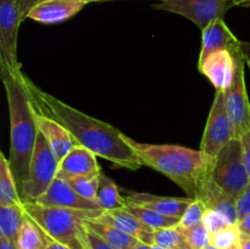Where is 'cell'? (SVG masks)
I'll list each match as a JSON object with an SVG mask.
<instances>
[{"mask_svg": "<svg viewBox=\"0 0 250 249\" xmlns=\"http://www.w3.org/2000/svg\"><path fill=\"white\" fill-rule=\"evenodd\" d=\"M33 106L42 114L60 122L76 143L117 167L138 170L142 163L128 142V137L112 124L94 119L54 95L39 89L27 78Z\"/></svg>", "mask_w": 250, "mask_h": 249, "instance_id": "6da1fadb", "label": "cell"}, {"mask_svg": "<svg viewBox=\"0 0 250 249\" xmlns=\"http://www.w3.org/2000/svg\"><path fill=\"white\" fill-rule=\"evenodd\" d=\"M0 73L10 114L9 163L21 194L38 137V128L34 120V107L27 77L22 73L21 68L16 71L0 68Z\"/></svg>", "mask_w": 250, "mask_h": 249, "instance_id": "7a4b0ae2", "label": "cell"}, {"mask_svg": "<svg viewBox=\"0 0 250 249\" xmlns=\"http://www.w3.org/2000/svg\"><path fill=\"white\" fill-rule=\"evenodd\" d=\"M142 165L148 166L182 188L188 197L197 199L211 178L215 158L204 151L172 144L139 143L128 138Z\"/></svg>", "mask_w": 250, "mask_h": 249, "instance_id": "3957f363", "label": "cell"}, {"mask_svg": "<svg viewBox=\"0 0 250 249\" xmlns=\"http://www.w3.org/2000/svg\"><path fill=\"white\" fill-rule=\"evenodd\" d=\"M22 204L27 216L33 220L51 239L63 244L68 249H92L84 221L98 219L104 214V210L77 211L44 207L29 200H22Z\"/></svg>", "mask_w": 250, "mask_h": 249, "instance_id": "277c9868", "label": "cell"}, {"mask_svg": "<svg viewBox=\"0 0 250 249\" xmlns=\"http://www.w3.org/2000/svg\"><path fill=\"white\" fill-rule=\"evenodd\" d=\"M211 178L216 186L233 198H238L250 185L241 139L233 138L215 156Z\"/></svg>", "mask_w": 250, "mask_h": 249, "instance_id": "5b68a950", "label": "cell"}, {"mask_svg": "<svg viewBox=\"0 0 250 249\" xmlns=\"http://www.w3.org/2000/svg\"><path fill=\"white\" fill-rule=\"evenodd\" d=\"M59 165L60 161L43 134L38 132L28 172L21 189L22 200L36 202L42 197L58 177Z\"/></svg>", "mask_w": 250, "mask_h": 249, "instance_id": "8992f818", "label": "cell"}, {"mask_svg": "<svg viewBox=\"0 0 250 249\" xmlns=\"http://www.w3.org/2000/svg\"><path fill=\"white\" fill-rule=\"evenodd\" d=\"M236 70L231 85L225 90L226 107L229 117L233 127L234 138H241L250 129V102L247 93L246 78H244V59L242 50L234 51Z\"/></svg>", "mask_w": 250, "mask_h": 249, "instance_id": "52a82bcc", "label": "cell"}, {"mask_svg": "<svg viewBox=\"0 0 250 249\" xmlns=\"http://www.w3.org/2000/svg\"><path fill=\"white\" fill-rule=\"evenodd\" d=\"M231 5L232 0H158L153 7L186 17L203 31L216 20L224 19Z\"/></svg>", "mask_w": 250, "mask_h": 249, "instance_id": "ba28073f", "label": "cell"}, {"mask_svg": "<svg viewBox=\"0 0 250 249\" xmlns=\"http://www.w3.org/2000/svg\"><path fill=\"white\" fill-rule=\"evenodd\" d=\"M233 138V127L226 107V94L225 90H216L200 143V150L215 158Z\"/></svg>", "mask_w": 250, "mask_h": 249, "instance_id": "9c48e42d", "label": "cell"}, {"mask_svg": "<svg viewBox=\"0 0 250 249\" xmlns=\"http://www.w3.org/2000/svg\"><path fill=\"white\" fill-rule=\"evenodd\" d=\"M23 21L17 0H0V68H21L17 59L20 24Z\"/></svg>", "mask_w": 250, "mask_h": 249, "instance_id": "30bf717a", "label": "cell"}, {"mask_svg": "<svg viewBox=\"0 0 250 249\" xmlns=\"http://www.w3.org/2000/svg\"><path fill=\"white\" fill-rule=\"evenodd\" d=\"M36 203L44 205V207L61 208V209L77 210V211H100L103 210L97 200L83 198L68 185L67 181L59 177L53 181L48 190L42 197H39Z\"/></svg>", "mask_w": 250, "mask_h": 249, "instance_id": "8fae6325", "label": "cell"}, {"mask_svg": "<svg viewBox=\"0 0 250 249\" xmlns=\"http://www.w3.org/2000/svg\"><path fill=\"white\" fill-rule=\"evenodd\" d=\"M85 5L82 0H43L29 10L26 19L43 24L61 23L77 15Z\"/></svg>", "mask_w": 250, "mask_h": 249, "instance_id": "7c38bea8", "label": "cell"}, {"mask_svg": "<svg viewBox=\"0 0 250 249\" xmlns=\"http://www.w3.org/2000/svg\"><path fill=\"white\" fill-rule=\"evenodd\" d=\"M241 41L237 39L229 28L224 19H219L210 23L202 31V49L199 54V63L212 53L219 50H229L231 53L241 49Z\"/></svg>", "mask_w": 250, "mask_h": 249, "instance_id": "4fadbf2b", "label": "cell"}, {"mask_svg": "<svg viewBox=\"0 0 250 249\" xmlns=\"http://www.w3.org/2000/svg\"><path fill=\"white\" fill-rule=\"evenodd\" d=\"M100 173L102 171L97 161V155L77 144L60 161L58 177L70 180L75 177H93Z\"/></svg>", "mask_w": 250, "mask_h": 249, "instance_id": "5bb4252c", "label": "cell"}, {"mask_svg": "<svg viewBox=\"0 0 250 249\" xmlns=\"http://www.w3.org/2000/svg\"><path fill=\"white\" fill-rule=\"evenodd\" d=\"M199 71L211 82L216 90H226L233 81L236 60L231 51L219 50L212 53L199 63Z\"/></svg>", "mask_w": 250, "mask_h": 249, "instance_id": "9a60e30c", "label": "cell"}, {"mask_svg": "<svg viewBox=\"0 0 250 249\" xmlns=\"http://www.w3.org/2000/svg\"><path fill=\"white\" fill-rule=\"evenodd\" d=\"M34 120L38 132L43 134L59 161L62 160L70 153L71 149L77 145L75 138L60 122L42 114L36 107H34Z\"/></svg>", "mask_w": 250, "mask_h": 249, "instance_id": "2e32d148", "label": "cell"}, {"mask_svg": "<svg viewBox=\"0 0 250 249\" xmlns=\"http://www.w3.org/2000/svg\"><path fill=\"white\" fill-rule=\"evenodd\" d=\"M95 220L117 227L121 231L136 237L138 241L149 244V246L155 244V238H154L155 229L144 224L142 220H139L136 215L128 211L126 208L104 211L102 216Z\"/></svg>", "mask_w": 250, "mask_h": 249, "instance_id": "e0dca14e", "label": "cell"}, {"mask_svg": "<svg viewBox=\"0 0 250 249\" xmlns=\"http://www.w3.org/2000/svg\"><path fill=\"white\" fill-rule=\"evenodd\" d=\"M125 198L127 202L134 203L137 205L173 217H182L187 208L194 200V198L190 197H161V195H155L151 193L137 192H129V194H127Z\"/></svg>", "mask_w": 250, "mask_h": 249, "instance_id": "ac0fdd59", "label": "cell"}, {"mask_svg": "<svg viewBox=\"0 0 250 249\" xmlns=\"http://www.w3.org/2000/svg\"><path fill=\"white\" fill-rule=\"evenodd\" d=\"M197 199L202 200L208 209L221 214L229 225L238 224L239 216L237 210V199L224 192L219 186H216L212 178L208 181Z\"/></svg>", "mask_w": 250, "mask_h": 249, "instance_id": "d6986e66", "label": "cell"}, {"mask_svg": "<svg viewBox=\"0 0 250 249\" xmlns=\"http://www.w3.org/2000/svg\"><path fill=\"white\" fill-rule=\"evenodd\" d=\"M84 224L89 231L94 232L100 238H103L106 243L116 249H132L141 242L136 237L109 224H104V222L97 221V220H85Z\"/></svg>", "mask_w": 250, "mask_h": 249, "instance_id": "ffe728a7", "label": "cell"}, {"mask_svg": "<svg viewBox=\"0 0 250 249\" xmlns=\"http://www.w3.org/2000/svg\"><path fill=\"white\" fill-rule=\"evenodd\" d=\"M26 221V212L23 204L0 205V236L16 243L23 222Z\"/></svg>", "mask_w": 250, "mask_h": 249, "instance_id": "44dd1931", "label": "cell"}, {"mask_svg": "<svg viewBox=\"0 0 250 249\" xmlns=\"http://www.w3.org/2000/svg\"><path fill=\"white\" fill-rule=\"evenodd\" d=\"M95 200L105 211L124 209L126 208L127 203L126 198L122 197L120 193L116 183L103 172L99 176V187H98Z\"/></svg>", "mask_w": 250, "mask_h": 249, "instance_id": "7402d4cb", "label": "cell"}, {"mask_svg": "<svg viewBox=\"0 0 250 249\" xmlns=\"http://www.w3.org/2000/svg\"><path fill=\"white\" fill-rule=\"evenodd\" d=\"M22 197L10 167L9 159L0 153V205L21 204Z\"/></svg>", "mask_w": 250, "mask_h": 249, "instance_id": "603a6c76", "label": "cell"}, {"mask_svg": "<svg viewBox=\"0 0 250 249\" xmlns=\"http://www.w3.org/2000/svg\"><path fill=\"white\" fill-rule=\"evenodd\" d=\"M126 209L155 231L163 228H172V227L178 226L181 221V217L167 216V215L160 214V212H156L154 210L141 207V205H137L131 202L126 203Z\"/></svg>", "mask_w": 250, "mask_h": 249, "instance_id": "cb8c5ba5", "label": "cell"}, {"mask_svg": "<svg viewBox=\"0 0 250 249\" xmlns=\"http://www.w3.org/2000/svg\"><path fill=\"white\" fill-rule=\"evenodd\" d=\"M15 244L19 249H44L45 233L33 220L26 215V221L22 225Z\"/></svg>", "mask_w": 250, "mask_h": 249, "instance_id": "d4e9b609", "label": "cell"}, {"mask_svg": "<svg viewBox=\"0 0 250 249\" xmlns=\"http://www.w3.org/2000/svg\"><path fill=\"white\" fill-rule=\"evenodd\" d=\"M154 238L156 244H160L167 249H193L177 226L172 228L156 229Z\"/></svg>", "mask_w": 250, "mask_h": 249, "instance_id": "484cf974", "label": "cell"}, {"mask_svg": "<svg viewBox=\"0 0 250 249\" xmlns=\"http://www.w3.org/2000/svg\"><path fill=\"white\" fill-rule=\"evenodd\" d=\"M177 228L185 236L193 249H204L211 243V234L203 222L192 227L177 226Z\"/></svg>", "mask_w": 250, "mask_h": 249, "instance_id": "4316f807", "label": "cell"}, {"mask_svg": "<svg viewBox=\"0 0 250 249\" xmlns=\"http://www.w3.org/2000/svg\"><path fill=\"white\" fill-rule=\"evenodd\" d=\"M99 176H93V177H75L65 181H67L68 185L78 194L82 195L83 198L95 200L98 187H99Z\"/></svg>", "mask_w": 250, "mask_h": 249, "instance_id": "83f0119b", "label": "cell"}, {"mask_svg": "<svg viewBox=\"0 0 250 249\" xmlns=\"http://www.w3.org/2000/svg\"><path fill=\"white\" fill-rule=\"evenodd\" d=\"M241 231L238 225H229L225 228L211 234V244L219 249H226L238 243Z\"/></svg>", "mask_w": 250, "mask_h": 249, "instance_id": "f1b7e54d", "label": "cell"}, {"mask_svg": "<svg viewBox=\"0 0 250 249\" xmlns=\"http://www.w3.org/2000/svg\"><path fill=\"white\" fill-rule=\"evenodd\" d=\"M208 208L204 203L200 199H194L192 204L187 208L185 214L181 217V221L178 226L181 227H192L194 225L203 222V217H204L205 212H207Z\"/></svg>", "mask_w": 250, "mask_h": 249, "instance_id": "f546056e", "label": "cell"}, {"mask_svg": "<svg viewBox=\"0 0 250 249\" xmlns=\"http://www.w3.org/2000/svg\"><path fill=\"white\" fill-rule=\"evenodd\" d=\"M203 224L205 225L210 234H214L215 232L220 231V229L225 228L229 225V221L221 214L210 209H208L207 212H205L204 217H203Z\"/></svg>", "mask_w": 250, "mask_h": 249, "instance_id": "4dcf8cb0", "label": "cell"}, {"mask_svg": "<svg viewBox=\"0 0 250 249\" xmlns=\"http://www.w3.org/2000/svg\"><path fill=\"white\" fill-rule=\"evenodd\" d=\"M237 210H238L239 220L250 214V185L247 189L237 198Z\"/></svg>", "mask_w": 250, "mask_h": 249, "instance_id": "1f68e13d", "label": "cell"}, {"mask_svg": "<svg viewBox=\"0 0 250 249\" xmlns=\"http://www.w3.org/2000/svg\"><path fill=\"white\" fill-rule=\"evenodd\" d=\"M19 1V6H20V10H21V15H22V19H26V15L28 14L29 10L32 9V7L34 6L36 4H38V2L43 1V0H17ZM82 1L87 2V4H89V2H103V1H115V0H82ZM155 1H158V0H155Z\"/></svg>", "mask_w": 250, "mask_h": 249, "instance_id": "d6a6232c", "label": "cell"}, {"mask_svg": "<svg viewBox=\"0 0 250 249\" xmlns=\"http://www.w3.org/2000/svg\"><path fill=\"white\" fill-rule=\"evenodd\" d=\"M241 143H242V150H243V159L246 167L248 170L249 177H250V129L248 132L241 137Z\"/></svg>", "mask_w": 250, "mask_h": 249, "instance_id": "836d02e7", "label": "cell"}, {"mask_svg": "<svg viewBox=\"0 0 250 249\" xmlns=\"http://www.w3.org/2000/svg\"><path fill=\"white\" fill-rule=\"evenodd\" d=\"M88 241H89L90 248L92 249H116L114 248V247L110 246L109 243H106L104 239L100 238V237L98 236V234H95L94 232L89 231V229H88Z\"/></svg>", "mask_w": 250, "mask_h": 249, "instance_id": "e575fe53", "label": "cell"}, {"mask_svg": "<svg viewBox=\"0 0 250 249\" xmlns=\"http://www.w3.org/2000/svg\"><path fill=\"white\" fill-rule=\"evenodd\" d=\"M241 50L242 55H243L244 62L248 66L250 71V42H242L241 43Z\"/></svg>", "mask_w": 250, "mask_h": 249, "instance_id": "d590c367", "label": "cell"}, {"mask_svg": "<svg viewBox=\"0 0 250 249\" xmlns=\"http://www.w3.org/2000/svg\"><path fill=\"white\" fill-rule=\"evenodd\" d=\"M237 225H238L239 231L243 232V233L250 234V214L247 215V216L243 217L242 220H239Z\"/></svg>", "mask_w": 250, "mask_h": 249, "instance_id": "8d00e7d4", "label": "cell"}, {"mask_svg": "<svg viewBox=\"0 0 250 249\" xmlns=\"http://www.w3.org/2000/svg\"><path fill=\"white\" fill-rule=\"evenodd\" d=\"M45 249H68L67 247L63 246V244L59 243V242L54 241L50 237L45 234Z\"/></svg>", "mask_w": 250, "mask_h": 249, "instance_id": "74e56055", "label": "cell"}, {"mask_svg": "<svg viewBox=\"0 0 250 249\" xmlns=\"http://www.w3.org/2000/svg\"><path fill=\"white\" fill-rule=\"evenodd\" d=\"M238 243H239V247H241V249H250V234L241 232Z\"/></svg>", "mask_w": 250, "mask_h": 249, "instance_id": "f35d334b", "label": "cell"}, {"mask_svg": "<svg viewBox=\"0 0 250 249\" xmlns=\"http://www.w3.org/2000/svg\"><path fill=\"white\" fill-rule=\"evenodd\" d=\"M0 249H19L14 242L9 241L5 237L0 236Z\"/></svg>", "mask_w": 250, "mask_h": 249, "instance_id": "ab89813d", "label": "cell"}, {"mask_svg": "<svg viewBox=\"0 0 250 249\" xmlns=\"http://www.w3.org/2000/svg\"><path fill=\"white\" fill-rule=\"evenodd\" d=\"M233 5L236 6H244V7H250V0H232Z\"/></svg>", "mask_w": 250, "mask_h": 249, "instance_id": "60d3db41", "label": "cell"}, {"mask_svg": "<svg viewBox=\"0 0 250 249\" xmlns=\"http://www.w3.org/2000/svg\"><path fill=\"white\" fill-rule=\"evenodd\" d=\"M132 249H151V246L143 243V242H139V243L137 244V246H134Z\"/></svg>", "mask_w": 250, "mask_h": 249, "instance_id": "b9f144b4", "label": "cell"}, {"mask_svg": "<svg viewBox=\"0 0 250 249\" xmlns=\"http://www.w3.org/2000/svg\"><path fill=\"white\" fill-rule=\"evenodd\" d=\"M151 249H167V248H165V247H163V246H160V244H153V246H151Z\"/></svg>", "mask_w": 250, "mask_h": 249, "instance_id": "7bdbcfd3", "label": "cell"}, {"mask_svg": "<svg viewBox=\"0 0 250 249\" xmlns=\"http://www.w3.org/2000/svg\"><path fill=\"white\" fill-rule=\"evenodd\" d=\"M226 249H241V247H239V243L234 244V246L229 247V248H226Z\"/></svg>", "mask_w": 250, "mask_h": 249, "instance_id": "ee69618b", "label": "cell"}, {"mask_svg": "<svg viewBox=\"0 0 250 249\" xmlns=\"http://www.w3.org/2000/svg\"><path fill=\"white\" fill-rule=\"evenodd\" d=\"M204 249H219V248H217V247H215V246H212V244L210 243L209 246H208V247H205Z\"/></svg>", "mask_w": 250, "mask_h": 249, "instance_id": "f6af8a7d", "label": "cell"}, {"mask_svg": "<svg viewBox=\"0 0 250 249\" xmlns=\"http://www.w3.org/2000/svg\"><path fill=\"white\" fill-rule=\"evenodd\" d=\"M44 249H45V248H44Z\"/></svg>", "mask_w": 250, "mask_h": 249, "instance_id": "bcb514c9", "label": "cell"}]
</instances>
